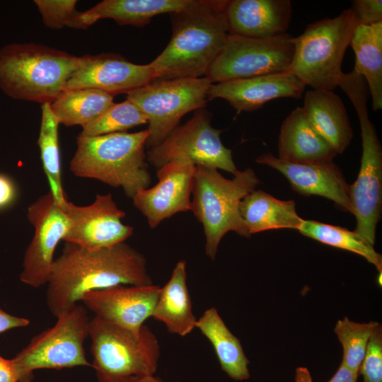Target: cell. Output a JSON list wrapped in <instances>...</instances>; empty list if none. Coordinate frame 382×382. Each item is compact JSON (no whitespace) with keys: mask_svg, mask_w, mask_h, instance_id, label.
<instances>
[{"mask_svg":"<svg viewBox=\"0 0 382 382\" xmlns=\"http://www.w3.org/2000/svg\"><path fill=\"white\" fill-rule=\"evenodd\" d=\"M46 303L57 318L88 292L117 285H150L146 260L122 242L96 250L65 242L53 261L47 282Z\"/></svg>","mask_w":382,"mask_h":382,"instance_id":"obj_1","label":"cell"},{"mask_svg":"<svg viewBox=\"0 0 382 382\" xmlns=\"http://www.w3.org/2000/svg\"><path fill=\"white\" fill-rule=\"evenodd\" d=\"M226 0H192L183 10L170 13L172 36L150 64L154 80L205 76L228 36Z\"/></svg>","mask_w":382,"mask_h":382,"instance_id":"obj_2","label":"cell"},{"mask_svg":"<svg viewBox=\"0 0 382 382\" xmlns=\"http://www.w3.org/2000/svg\"><path fill=\"white\" fill-rule=\"evenodd\" d=\"M149 135L148 129L96 137L79 135L69 170L77 177L122 187L132 198L151 183L144 151Z\"/></svg>","mask_w":382,"mask_h":382,"instance_id":"obj_3","label":"cell"},{"mask_svg":"<svg viewBox=\"0 0 382 382\" xmlns=\"http://www.w3.org/2000/svg\"><path fill=\"white\" fill-rule=\"evenodd\" d=\"M78 62L79 57L45 45H8L0 49V88L14 99L50 104Z\"/></svg>","mask_w":382,"mask_h":382,"instance_id":"obj_4","label":"cell"},{"mask_svg":"<svg viewBox=\"0 0 382 382\" xmlns=\"http://www.w3.org/2000/svg\"><path fill=\"white\" fill-rule=\"evenodd\" d=\"M233 176L227 179L215 168L195 166L190 211L203 226L205 252L212 260L226 233L234 231L241 236H250L239 205L245 196L255 190L260 180L250 168L238 170Z\"/></svg>","mask_w":382,"mask_h":382,"instance_id":"obj_5","label":"cell"},{"mask_svg":"<svg viewBox=\"0 0 382 382\" xmlns=\"http://www.w3.org/2000/svg\"><path fill=\"white\" fill-rule=\"evenodd\" d=\"M357 26L351 8L335 18L308 25L301 35L292 38L294 54L287 71L313 90L333 91L344 74L342 60Z\"/></svg>","mask_w":382,"mask_h":382,"instance_id":"obj_6","label":"cell"},{"mask_svg":"<svg viewBox=\"0 0 382 382\" xmlns=\"http://www.w3.org/2000/svg\"><path fill=\"white\" fill-rule=\"evenodd\" d=\"M341 89L356 110L361 136L360 168L356 181L349 185L352 214L357 221L354 231L374 246L382 207V148L369 117V92L365 81L361 77L350 78Z\"/></svg>","mask_w":382,"mask_h":382,"instance_id":"obj_7","label":"cell"},{"mask_svg":"<svg viewBox=\"0 0 382 382\" xmlns=\"http://www.w3.org/2000/svg\"><path fill=\"white\" fill-rule=\"evenodd\" d=\"M91 367L98 382H123L137 376L154 375L160 345L146 325L139 333L94 316L90 320Z\"/></svg>","mask_w":382,"mask_h":382,"instance_id":"obj_8","label":"cell"},{"mask_svg":"<svg viewBox=\"0 0 382 382\" xmlns=\"http://www.w3.org/2000/svg\"><path fill=\"white\" fill-rule=\"evenodd\" d=\"M90 320L86 307L77 304L59 316L52 327L32 337L11 359L18 382H31L38 369L91 366L84 349Z\"/></svg>","mask_w":382,"mask_h":382,"instance_id":"obj_9","label":"cell"},{"mask_svg":"<svg viewBox=\"0 0 382 382\" xmlns=\"http://www.w3.org/2000/svg\"><path fill=\"white\" fill-rule=\"evenodd\" d=\"M212 84L206 76L156 79L127 93V99L147 118L149 135L146 147L159 145L185 114L202 109Z\"/></svg>","mask_w":382,"mask_h":382,"instance_id":"obj_10","label":"cell"},{"mask_svg":"<svg viewBox=\"0 0 382 382\" xmlns=\"http://www.w3.org/2000/svg\"><path fill=\"white\" fill-rule=\"evenodd\" d=\"M293 36L257 39L228 35L205 76L212 83L287 71L294 54Z\"/></svg>","mask_w":382,"mask_h":382,"instance_id":"obj_11","label":"cell"},{"mask_svg":"<svg viewBox=\"0 0 382 382\" xmlns=\"http://www.w3.org/2000/svg\"><path fill=\"white\" fill-rule=\"evenodd\" d=\"M221 132L212 126L207 111L197 110L187 122L175 129L159 145L150 148L146 160L157 169L172 161H183L234 175L238 170L232 151L221 142Z\"/></svg>","mask_w":382,"mask_h":382,"instance_id":"obj_12","label":"cell"},{"mask_svg":"<svg viewBox=\"0 0 382 382\" xmlns=\"http://www.w3.org/2000/svg\"><path fill=\"white\" fill-rule=\"evenodd\" d=\"M27 218L34 235L24 254L20 279L40 288L47 284L55 249L68 233L71 221L50 191L29 205Z\"/></svg>","mask_w":382,"mask_h":382,"instance_id":"obj_13","label":"cell"},{"mask_svg":"<svg viewBox=\"0 0 382 382\" xmlns=\"http://www.w3.org/2000/svg\"><path fill=\"white\" fill-rule=\"evenodd\" d=\"M62 207L71 221L64 242L96 250L125 242L133 233L134 228L122 222L125 212L118 208L110 193L98 194L86 206L67 200Z\"/></svg>","mask_w":382,"mask_h":382,"instance_id":"obj_14","label":"cell"},{"mask_svg":"<svg viewBox=\"0 0 382 382\" xmlns=\"http://www.w3.org/2000/svg\"><path fill=\"white\" fill-rule=\"evenodd\" d=\"M154 80L150 64H134L115 53L86 54L79 57L78 66L64 91L95 88L114 97L129 93Z\"/></svg>","mask_w":382,"mask_h":382,"instance_id":"obj_15","label":"cell"},{"mask_svg":"<svg viewBox=\"0 0 382 382\" xmlns=\"http://www.w3.org/2000/svg\"><path fill=\"white\" fill-rule=\"evenodd\" d=\"M195 170V166L187 161L168 163L158 168V182L154 186L132 197L151 228L177 213L190 211Z\"/></svg>","mask_w":382,"mask_h":382,"instance_id":"obj_16","label":"cell"},{"mask_svg":"<svg viewBox=\"0 0 382 382\" xmlns=\"http://www.w3.org/2000/svg\"><path fill=\"white\" fill-rule=\"evenodd\" d=\"M161 287L150 285H117L86 293L81 299L94 316L139 333L152 316Z\"/></svg>","mask_w":382,"mask_h":382,"instance_id":"obj_17","label":"cell"},{"mask_svg":"<svg viewBox=\"0 0 382 382\" xmlns=\"http://www.w3.org/2000/svg\"><path fill=\"white\" fill-rule=\"evenodd\" d=\"M306 86L296 76L284 71L212 83L207 99L222 98L238 112H251L274 99H299Z\"/></svg>","mask_w":382,"mask_h":382,"instance_id":"obj_18","label":"cell"},{"mask_svg":"<svg viewBox=\"0 0 382 382\" xmlns=\"http://www.w3.org/2000/svg\"><path fill=\"white\" fill-rule=\"evenodd\" d=\"M255 161L280 172L298 193L327 198L339 209L352 213L349 185L333 161L318 164L294 163L283 161L271 153L263 154Z\"/></svg>","mask_w":382,"mask_h":382,"instance_id":"obj_19","label":"cell"},{"mask_svg":"<svg viewBox=\"0 0 382 382\" xmlns=\"http://www.w3.org/2000/svg\"><path fill=\"white\" fill-rule=\"evenodd\" d=\"M224 13L229 35L269 39L287 33L292 7L289 0H230Z\"/></svg>","mask_w":382,"mask_h":382,"instance_id":"obj_20","label":"cell"},{"mask_svg":"<svg viewBox=\"0 0 382 382\" xmlns=\"http://www.w3.org/2000/svg\"><path fill=\"white\" fill-rule=\"evenodd\" d=\"M192 0H104L83 12H76L68 26L87 29L98 20L110 18L120 25L142 27L153 17L178 12Z\"/></svg>","mask_w":382,"mask_h":382,"instance_id":"obj_21","label":"cell"},{"mask_svg":"<svg viewBox=\"0 0 382 382\" xmlns=\"http://www.w3.org/2000/svg\"><path fill=\"white\" fill-rule=\"evenodd\" d=\"M277 148L279 158L294 163H329L337 154L311 125L302 107L293 110L283 121Z\"/></svg>","mask_w":382,"mask_h":382,"instance_id":"obj_22","label":"cell"},{"mask_svg":"<svg viewBox=\"0 0 382 382\" xmlns=\"http://www.w3.org/2000/svg\"><path fill=\"white\" fill-rule=\"evenodd\" d=\"M302 108L316 132L337 154L343 153L352 139L353 132L341 98L333 91L308 90Z\"/></svg>","mask_w":382,"mask_h":382,"instance_id":"obj_23","label":"cell"},{"mask_svg":"<svg viewBox=\"0 0 382 382\" xmlns=\"http://www.w3.org/2000/svg\"><path fill=\"white\" fill-rule=\"evenodd\" d=\"M151 317L163 323L170 333L182 337L196 328L197 318L192 312L185 260L177 262L170 279L161 287Z\"/></svg>","mask_w":382,"mask_h":382,"instance_id":"obj_24","label":"cell"},{"mask_svg":"<svg viewBox=\"0 0 382 382\" xmlns=\"http://www.w3.org/2000/svg\"><path fill=\"white\" fill-rule=\"evenodd\" d=\"M239 210L250 235L278 228L298 230L303 219L293 200H280L262 190H253L241 201Z\"/></svg>","mask_w":382,"mask_h":382,"instance_id":"obj_25","label":"cell"},{"mask_svg":"<svg viewBox=\"0 0 382 382\" xmlns=\"http://www.w3.org/2000/svg\"><path fill=\"white\" fill-rule=\"evenodd\" d=\"M349 46L355 55L353 71L365 80L374 111L382 109V21L358 25Z\"/></svg>","mask_w":382,"mask_h":382,"instance_id":"obj_26","label":"cell"},{"mask_svg":"<svg viewBox=\"0 0 382 382\" xmlns=\"http://www.w3.org/2000/svg\"><path fill=\"white\" fill-rule=\"evenodd\" d=\"M212 343L221 369L232 379L250 378L248 359L239 340L229 330L215 308L206 310L196 323Z\"/></svg>","mask_w":382,"mask_h":382,"instance_id":"obj_27","label":"cell"},{"mask_svg":"<svg viewBox=\"0 0 382 382\" xmlns=\"http://www.w3.org/2000/svg\"><path fill=\"white\" fill-rule=\"evenodd\" d=\"M114 104L113 96L95 88L64 91L50 108L59 124L82 127L100 116Z\"/></svg>","mask_w":382,"mask_h":382,"instance_id":"obj_28","label":"cell"},{"mask_svg":"<svg viewBox=\"0 0 382 382\" xmlns=\"http://www.w3.org/2000/svg\"><path fill=\"white\" fill-rule=\"evenodd\" d=\"M42 120L37 144L40 148L43 170L50 191L62 206L68 200L62 187L61 160L59 144V125L50 103L41 105Z\"/></svg>","mask_w":382,"mask_h":382,"instance_id":"obj_29","label":"cell"},{"mask_svg":"<svg viewBox=\"0 0 382 382\" xmlns=\"http://www.w3.org/2000/svg\"><path fill=\"white\" fill-rule=\"evenodd\" d=\"M298 231L302 235L322 243L358 254L373 264L378 271L381 272V255L354 231H350L340 226L304 219Z\"/></svg>","mask_w":382,"mask_h":382,"instance_id":"obj_30","label":"cell"},{"mask_svg":"<svg viewBox=\"0 0 382 382\" xmlns=\"http://www.w3.org/2000/svg\"><path fill=\"white\" fill-rule=\"evenodd\" d=\"M148 123L146 117L129 100L114 103L97 119L82 127L79 134L96 137L125 131Z\"/></svg>","mask_w":382,"mask_h":382,"instance_id":"obj_31","label":"cell"},{"mask_svg":"<svg viewBox=\"0 0 382 382\" xmlns=\"http://www.w3.org/2000/svg\"><path fill=\"white\" fill-rule=\"evenodd\" d=\"M379 324L376 321L357 323L347 317L337 322L334 332L343 348L342 363L352 371L359 374L370 337Z\"/></svg>","mask_w":382,"mask_h":382,"instance_id":"obj_32","label":"cell"},{"mask_svg":"<svg viewBox=\"0 0 382 382\" xmlns=\"http://www.w3.org/2000/svg\"><path fill=\"white\" fill-rule=\"evenodd\" d=\"M76 0H35L34 3L45 25L51 29H61L68 26L77 12Z\"/></svg>","mask_w":382,"mask_h":382,"instance_id":"obj_33","label":"cell"},{"mask_svg":"<svg viewBox=\"0 0 382 382\" xmlns=\"http://www.w3.org/2000/svg\"><path fill=\"white\" fill-rule=\"evenodd\" d=\"M359 374L364 382H382V328L379 324L372 332Z\"/></svg>","mask_w":382,"mask_h":382,"instance_id":"obj_34","label":"cell"},{"mask_svg":"<svg viewBox=\"0 0 382 382\" xmlns=\"http://www.w3.org/2000/svg\"><path fill=\"white\" fill-rule=\"evenodd\" d=\"M358 25H369L382 21L381 0H354L352 1Z\"/></svg>","mask_w":382,"mask_h":382,"instance_id":"obj_35","label":"cell"},{"mask_svg":"<svg viewBox=\"0 0 382 382\" xmlns=\"http://www.w3.org/2000/svg\"><path fill=\"white\" fill-rule=\"evenodd\" d=\"M16 187L7 175L0 173V209L8 207L16 197Z\"/></svg>","mask_w":382,"mask_h":382,"instance_id":"obj_36","label":"cell"},{"mask_svg":"<svg viewBox=\"0 0 382 382\" xmlns=\"http://www.w3.org/2000/svg\"><path fill=\"white\" fill-rule=\"evenodd\" d=\"M29 324L28 319L11 315L0 308V333L13 328L26 327Z\"/></svg>","mask_w":382,"mask_h":382,"instance_id":"obj_37","label":"cell"},{"mask_svg":"<svg viewBox=\"0 0 382 382\" xmlns=\"http://www.w3.org/2000/svg\"><path fill=\"white\" fill-rule=\"evenodd\" d=\"M359 374L341 362L338 369L328 382H357Z\"/></svg>","mask_w":382,"mask_h":382,"instance_id":"obj_38","label":"cell"},{"mask_svg":"<svg viewBox=\"0 0 382 382\" xmlns=\"http://www.w3.org/2000/svg\"><path fill=\"white\" fill-rule=\"evenodd\" d=\"M0 382H18L16 374L11 359L0 355Z\"/></svg>","mask_w":382,"mask_h":382,"instance_id":"obj_39","label":"cell"},{"mask_svg":"<svg viewBox=\"0 0 382 382\" xmlns=\"http://www.w3.org/2000/svg\"><path fill=\"white\" fill-rule=\"evenodd\" d=\"M294 382H313L310 371L306 367H298L296 369Z\"/></svg>","mask_w":382,"mask_h":382,"instance_id":"obj_40","label":"cell"},{"mask_svg":"<svg viewBox=\"0 0 382 382\" xmlns=\"http://www.w3.org/2000/svg\"><path fill=\"white\" fill-rule=\"evenodd\" d=\"M123 382H163L161 378L154 375L132 377Z\"/></svg>","mask_w":382,"mask_h":382,"instance_id":"obj_41","label":"cell"}]
</instances>
